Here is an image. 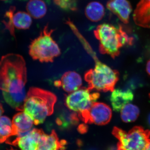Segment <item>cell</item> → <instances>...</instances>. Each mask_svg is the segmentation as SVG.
Listing matches in <instances>:
<instances>
[{
	"label": "cell",
	"mask_w": 150,
	"mask_h": 150,
	"mask_svg": "<svg viewBox=\"0 0 150 150\" xmlns=\"http://www.w3.org/2000/svg\"><path fill=\"white\" fill-rule=\"evenodd\" d=\"M27 69L24 58L19 54H9L0 60V90L11 107L23 111L26 97Z\"/></svg>",
	"instance_id": "6da1fadb"
},
{
	"label": "cell",
	"mask_w": 150,
	"mask_h": 150,
	"mask_svg": "<svg viewBox=\"0 0 150 150\" xmlns=\"http://www.w3.org/2000/svg\"><path fill=\"white\" fill-rule=\"evenodd\" d=\"M56 101L57 97L53 93L31 87L26 94L23 111L32 119L35 125H39L53 114Z\"/></svg>",
	"instance_id": "7a4b0ae2"
},
{
	"label": "cell",
	"mask_w": 150,
	"mask_h": 150,
	"mask_svg": "<svg viewBox=\"0 0 150 150\" xmlns=\"http://www.w3.org/2000/svg\"><path fill=\"white\" fill-rule=\"evenodd\" d=\"M94 34L99 42L100 52L113 59L119 56L122 46L132 45L134 41L133 38L129 36L122 26L118 28L108 23L98 25Z\"/></svg>",
	"instance_id": "3957f363"
},
{
	"label": "cell",
	"mask_w": 150,
	"mask_h": 150,
	"mask_svg": "<svg viewBox=\"0 0 150 150\" xmlns=\"http://www.w3.org/2000/svg\"><path fill=\"white\" fill-rule=\"evenodd\" d=\"M54 31L46 25L39 36L31 41L29 54L33 60L41 63L53 62L60 56L61 50L51 36Z\"/></svg>",
	"instance_id": "277c9868"
},
{
	"label": "cell",
	"mask_w": 150,
	"mask_h": 150,
	"mask_svg": "<svg viewBox=\"0 0 150 150\" xmlns=\"http://www.w3.org/2000/svg\"><path fill=\"white\" fill-rule=\"evenodd\" d=\"M84 79L88 84V88L91 91H112L119 79V73L97 61L94 68L86 73Z\"/></svg>",
	"instance_id": "5b68a950"
},
{
	"label": "cell",
	"mask_w": 150,
	"mask_h": 150,
	"mask_svg": "<svg viewBox=\"0 0 150 150\" xmlns=\"http://www.w3.org/2000/svg\"><path fill=\"white\" fill-rule=\"evenodd\" d=\"M112 134L118 140L119 150H145L150 143V131L140 126L128 132L114 127Z\"/></svg>",
	"instance_id": "8992f818"
},
{
	"label": "cell",
	"mask_w": 150,
	"mask_h": 150,
	"mask_svg": "<svg viewBox=\"0 0 150 150\" xmlns=\"http://www.w3.org/2000/svg\"><path fill=\"white\" fill-rule=\"evenodd\" d=\"M91 91L88 88H83L71 93L66 97V106L78 114L88 110L100 97L98 93Z\"/></svg>",
	"instance_id": "52a82bcc"
},
{
	"label": "cell",
	"mask_w": 150,
	"mask_h": 150,
	"mask_svg": "<svg viewBox=\"0 0 150 150\" xmlns=\"http://www.w3.org/2000/svg\"><path fill=\"white\" fill-rule=\"evenodd\" d=\"M78 114L79 118L85 123L104 125L110 122L112 111L105 103L96 102L88 110Z\"/></svg>",
	"instance_id": "ba28073f"
},
{
	"label": "cell",
	"mask_w": 150,
	"mask_h": 150,
	"mask_svg": "<svg viewBox=\"0 0 150 150\" xmlns=\"http://www.w3.org/2000/svg\"><path fill=\"white\" fill-rule=\"evenodd\" d=\"M43 130L33 129L23 136L17 137L8 144L18 146L21 150H37Z\"/></svg>",
	"instance_id": "9c48e42d"
},
{
	"label": "cell",
	"mask_w": 150,
	"mask_h": 150,
	"mask_svg": "<svg viewBox=\"0 0 150 150\" xmlns=\"http://www.w3.org/2000/svg\"><path fill=\"white\" fill-rule=\"evenodd\" d=\"M82 81L80 75L74 71H69L65 73L61 79L56 81L55 85L60 87L68 93H71L80 88Z\"/></svg>",
	"instance_id": "30bf717a"
},
{
	"label": "cell",
	"mask_w": 150,
	"mask_h": 150,
	"mask_svg": "<svg viewBox=\"0 0 150 150\" xmlns=\"http://www.w3.org/2000/svg\"><path fill=\"white\" fill-rule=\"evenodd\" d=\"M108 9L117 16L124 23H128L132 11V6L128 0H109L107 3Z\"/></svg>",
	"instance_id": "8fae6325"
},
{
	"label": "cell",
	"mask_w": 150,
	"mask_h": 150,
	"mask_svg": "<svg viewBox=\"0 0 150 150\" xmlns=\"http://www.w3.org/2000/svg\"><path fill=\"white\" fill-rule=\"evenodd\" d=\"M112 92L110 102L112 109L116 112L121 111L125 105L134 99V93L130 88H117Z\"/></svg>",
	"instance_id": "7c38bea8"
},
{
	"label": "cell",
	"mask_w": 150,
	"mask_h": 150,
	"mask_svg": "<svg viewBox=\"0 0 150 150\" xmlns=\"http://www.w3.org/2000/svg\"><path fill=\"white\" fill-rule=\"evenodd\" d=\"M133 18L138 26L150 28V0H140L134 11Z\"/></svg>",
	"instance_id": "4fadbf2b"
},
{
	"label": "cell",
	"mask_w": 150,
	"mask_h": 150,
	"mask_svg": "<svg viewBox=\"0 0 150 150\" xmlns=\"http://www.w3.org/2000/svg\"><path fill=\"white\" fill-rule=\"evenodd\" d=\"M12 121L15 136L17 137L23 136L29 132L34 124L32 119L23 111L14 115Z\"/></svg>",
	"instance_id": "5bb4252c"
},
{
	"label": "cell",
	"mask_w": 150,
	"mask_h": 150,
	"mask_svg": "<svg viewBox=\"0 0 150 150\" xmlns=\"http://www.w3.org/2000/svg\"><path fill=\"white\" fill-rule=\"evenodd\" d=\"M65 144L64 141L59 140L56 132L53 130L50 134L43 133L37 150H59L64 148Z\"/></svg>",
	"instance_id": "9a60e30c"
},
{
	"label": "cell",
	"mask_w": 150,
	"mask_h": 150,
	"mask_svg": "<svg viewBox=\"0 0 150 150\" xmlns=\"http://www.w3.org/2000/svg\"><path fill=\"white\" fill-rule=\"evenodd\" d=\"M85 13L87 18L91 21L98 22L104 16V7L98 2H91L86 7Z\"/></svg>",
	"instance_id": "2e32d148"
},
{
	"label": "cell",
	"mask_w": 150,
	"mask_h": 150,
	"mask_svg": "<svg viewBox=\"0 0 150 150\" xmlns=\"http://www.w3.org/2000/svg\"><path fill=\"white\" fill-rule=\"evenodd\" d=\"M26 10L33 18L40 19L46 14L47 6L43 0H30L26 5Z\"/></svg>",
	"instance_id": "e0dca14e"
},
{
	"label": "cell",
	"mask_w": 150,
	"mask_h": 150,
	"mask_svg": "<svg viewBox=\"0 0 150 150\" xmlns=\"http://www.w3.org/2000/svg\"><path fill=\"white\" fill-rule=\"evenodd\" d=\"M12 121L7 116L0 117V144L6 142L11 137H14Z\"/></svg>",
	"instance_id": "ac0fdd59"
},
{
	"label": "cell",
	"mask_w": 150,
	"mask_h": 150,
	"mask_svg": "<svg viewBox=\"0 0 150 150\" xmlns=\"http://www.w3.org/2000/svg\"><path fill=\"white\" fill-rule=\"evenodd\" d=\"M31 17L29 13L25 12H18L13 15L14 26L18 29H28L32 24Z\"/></svg>",
	"instance_id": "d6986e66"
},
{
	"label": "cell",
	"mask_w": 150,
	"mask_h": 150,
	"mask_svg": "<svg viewBox=\"0 0 150 150\" xmlns=\"http://www.w3.org/2000/svg\"><path fill=\"white\" fill-rule=\"evenodd\" d=\"M140 114L139 108L135 105L128 103L121 110V119L125 123H129L136 121Z\"/></svg>",
	"instance_id": "ffe728a7"
},
{
	"label": "cell",
	"mask_w": 150,
	"mask_h": 150,
	"mask_svg": "<svg viewBox=\"0 0 150 150\" xmlns=\"http://www.w3.org/2000/svg\"><path fill=\"white\" fill-rule=\"evenodd\" d=\"M78 113L76 112H67L58 117L56 123L63 128H67L77 124L79 121Z\"/></svg>",
	"instance_id": "44dd1931"
},
{
	"label": "cell",
	"mask_w": 150,
	"mask_h": 150,
	"mask_svg": "<svg viewBox=\"0 0 150 150\" xmlns=\"http://www.w3.org/2000/svg\"><path fill=\"white\" fill-rule=\"evenodd\" d=\"M15 10V7L11 6L8 10L6 13L5 19L3 21L6 29L8 30L10 33L11 35L14 37H15V34L13 22V16Z\"/></svg>",
	"instance_id": "7402d4cb"
},
{
	"label": "cell",
	"mask_w": 150,
	"mask_h": 150,
	"mask_svg": "<svg viewBox=\"0 0 150 150\" xmlns=\"http://www.w3.org/2000/svg\"><path fill=\"white\" fill-rule=\"evenodd\" d=\"M54 3L61 9L65 11H76L78 8L77 0H53Z\"/></svg>",
	"instance_id": "603a6c76"
},
{
	"label": "cell",
	"mask_w": 150,
	"mask_h": 150,
	"mask_svg": "<svg viewBox=\"0 0 150 150\" xmlns=\"http://www.w3.org/2000/svg\"><path fill=\"white\" fill-rule=\"evenodd\" d=\"M79 128V131L81 133H84L86 132L87 130L86 126H84V125H82V126H80Z\"/></svg>",
	"instance_id": "cb8c5ba5"
},
{
	"label": "cell",
	"mask_w": 150,
	"mask_h": 150,
	"mask_svg": "<svg viewBox=\"0 0 150 150\" xmlns=\"http://www.w3.org/2000/svg\"><path fill=\"white\" fill-rule=\"evenodd\" d=\"M146 71L148 74L150 75V59L147 62L146 65Z\"/></svg>",
	"instance_id": "d4e9b609"
},
{
	"label": "cell",
	"mask_w": 150,
	"mask_h": 150,
	"mask_svg": "<svg viewBox=\"0 0 150 150\" xmlns=\"http://www.w3.org/2000/svg\"><path fill=\"white\" fill-rule=\"evenodd\" d=\"M4 112V109L3 108L2 105L0 103V117L2 116Z\"/></svg>",
	"instance_id": "484cf974"
},
{
	"label": "cell",
	"mask_w": 150,
	"mask_h": 150,
	"mask_svg": "<svg viewBox=\"0 0 150 150\" xmlns=\"http://www.w3.org/2000/svg\"><path fill=\"white\" fill-rule=\"evenodd\" d=\"M108 150H118V146H113L110 147Z\"/></svg>",
	"instance_id": "4316f807"
},
{
	"label": "cell",
	"mask_w": 150,
	"mask_h": 150,
	"mask_svg": "<svg viewBox=\"0 0 150 150\" xmlns=\"http://www.w3.org/2000/svg\"><path fill=\"white\" fill-rule=\"evenodd\" d=\"M148 123H149V126H150V113L149 114V115H148Z\"/></svg>",
	"instance_id": "83f0119b"
},
{
	"label": "cell",
	"mask_w": 150,
	"mask_h": 150,
	"mask_svg": "<svg viewBox=\"0 0 150 150\" xmlns=\"http://www.w3.org/2000/svg\"><path fill=\"white\" fill-rule=\"evenodd\" d=\"M145 150H150V143L148 145Z\"/></svg>",
	"instance_id": "f1b7e54d"
},
{
	"label": "cell",
	"mask_w": 150,
	"mask_h": 150,
	"mask_svg": "<svg viewBox=\"0 0 150 150\" xmlns=\"http://www.w3.org/2000/svg\"><path fill=\"white\" fill-rule=\"evenodd\" d=\"M8 150H15V149H13V148H11V149H9Z\"/></svg>",
	"instance_id": "f546056e"
},
{
	"label": "cell",
	"mask_w": 150,
	"mask_h": 150,
	"mask_svg": "<svg viewBox=\"0 0 150 150\" xmlns=\"http://www.w3.org/2000/svg\"><path fill=\"white\" fill-rule=\"evenodd\" d=\"M1 1H6V0H1Z\"/></svg>",
	"instance_id": "4dcf8cb0"
},
{
	"label": "cell",
	"mask_w": 150,
	"mask_h": 150,
	"mask_svg": "<svg viewBox=\"0 0 150 150\" xmlns=\"http://www.w3.org/2000/svg\"><path fill=\"white\" fill-rule=\"evenodd\" d=\"M93 150V149H91V150Z\"/></svg>",
	"instance_id": "1f68e13d"
},
{
	"label": "cell",
	"mask_w": 150,
	"mask_h": 150,
	"mask_svg": "<svg viewBox=\"0 0 150 150\" xmlns=\"http://www.w3.org/2000/svg\"></svg>",
	"instance_id": "d6a6232c"
}]
</instances>
